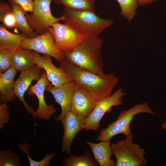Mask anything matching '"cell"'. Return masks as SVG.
<instances>
[{
  "instance_id": "obj_1",
  "label": "cell",
  "mask_w": 166,
  "mask_h": 166,
  "mask_svg": "<svg viewBox=\"0 0 166 166\" xmlns=\"http://www.w3.org/2000/svg\"><path fill=\"white\" fill-rule=\"evenodd\" d=\"M64 69L79 86L91 93L98 100L108 97L113 93L119 78L113 72L100 75L82 68L65 60L60 62Z\"/></svg>"
},
{
  "instance_id": "obj_2",
  "label": "cell",
  "mask_w": 166,
  "mask_h": 166,
  "mask_svg": "<svg viewBox=\"0 0 166 166\" xmlns=\"http://www.w3.org/2000/svg\"><path fill=\"white\" fill-rule=\"evenodd\" d=\"M102 39L85 37L71 50L63 51L66 59L82 68L103 76V62L101 56Z\"/></svg>"
},
{
  "instance_id": "obj_3",
  "label": "cell",
  "mask_w": 166,
  "mask_h": 166,
  "mask_svg": "<svg viewBox=\"0 0 166 166\" xmlns=\"http://www.w3.org/2000/svg\"><path fill=\"white\" fill-rule=\"evenodd\" d=\"M62 16L65 24L85 37H98L114 22L112 19L100 18L95 11L74 10L65 7Z\"/></svg>"
},
{
  "instance_id": "obj_4",
  "label": "cell",
  "mask_w": 166,
  "mask_h": 166,
  "mask_svg": "<svg viewBox=\"0 0 166 166\" xmlns=\"http://www.w3.org/2000/svg\"><path fill=\"white\" fill-rule=\"evenodd\" d=\"M142 113L156 114L145 102L138 104L128 109L121 111L117 120L101 130L97 137V140L109 141L112 137L119 134H124L126 137L133 135L131 131V122L136 114Z\"/></svg>"
},
{
  "instance_id": "obj_5",
  "label": "cell",
  "mask_w": 166,
  "mask_h": 166,
  "mask_svg": "<svg viewBox=\"0 0 166 166\" xmlns=\"http://www.w3.org/2000/svg\"><path fill=\"white\" fill-rule=\"evenodd\" d=\"M133 135L111 144L116 158V166H145L146 152L140 144L134 142Z\"/></svg>"
},
{
  "instance_id": "obj_6",
  "label": "cell",
  "mask_w": 166,
  "mask_h": 166,
  "mask_svg": "<svg viewBox=\"0 0 166 166\" xmlns=\"http://www.w3.org/2000/svg\"><path fill=\"white\" fill-rule=\"evenodd\" d=\"M52 0H34V9L30 14L25 13V17L30 28L38 35L49 30L51 26L64 18H56L52 14L50 4Z\"/></svg>"
},
{
  "instance_id": "obj_7",
  "label": "cell",
  "mask_w": 166,
  "mask_h": 166,
  "mask_svg": "<svg viewBox=\"0 0 166 166\" xmlns=\"http://www.w3.org/2000/svg\"><path fill=\"white\" fill-rule=\"evenodd\" d=\"M126 93L121 88L117 89L110 96L98 101L96 105L89 117L85 120L83 129L97 131L100 127V122L106 112L112 111V108L123 103L122 97Z\"/></svg>"
},
{
  "instance_id": "obj_8",
  "label": "cell",
  "mask_w": 166,
  "mask_h": 166,
  "mask_svg": "<svg viewBox=\"0 0 166 166\" xmlns=\"http://www.w3.org/2000/svg\"><path fill=\"white\" fill-rule=\"evenodd\" d=\"M20 48L48 55L60 62L66 59L63 51L56 45L49 30L35 37L25 39L22 42Z\"/></svg>"
},
{
  "instance_id": "obj_9",
  "label": "cell",
  "mask_w": 166,
  "mask_h": 166,
  "mask_svg": "<svg viewBox=\"0 0 166 166\" xmlns=\"http://www.w3.org/2000/svg\"><path fill=\"white\" fill-rule=\"evenodd\" d=\"M55 43L60 50H71L85 37L69 25L58 22L52 24L49 29Z\"/></svg>"
},
{
  "instance_id": "obj_10",
  "label": "cell",
  "mask_w": 166,
  "mask_h": 166,
  "mask_svg": "<svg viewBox=\"0 0 166 166\" xmlns=\"http://www.w3.org/2000/svg\"><path fill=\"white\" fill-rule=\"evenodd\" d=\"M42 69L36 65L29 69L21 71L18 78L14 83L15 96L22 103L26 111L31 114L35 122L37 117L35 111L26 102L24 95L32 82L34 80L37 81L40 79L42 73Z\"/></svg>"
},
{
  "instance_id": "obj_11",
  "label": "cell",
  "mask_w": 166,
  "mask_h": 166,
  "mask_svg": "<svg viewBox=\"0 0 166 166\" xmlns=\"http://www.w3.org/2000/svg\"><path fill=\"white\" fill-rule=\"evenodd\" d=\"M98 101L91 93L77 85L72 98L70 110L85 120L94 110Z\"/></svg>"
},
{
  "instance_id": "obj_12",
  "label": "cell",
  "mask_w": 166,
  "mask_h": 166,
  "mask_svg": "<svg viewBox=\"0 0 166 166\" xmlns=\"http://www.w3.org/2000/svg\"><path fill=\"white\" fill-rule=\"evenodd\" d=\"M34 61L36 66L45 70L47 79L52 85L59 87L73 81L64 69L57 67L53 64L50 56L48 55L44 54L42 56L38 52L34 51Z\"/></svg>"
},
{
  "instance_id": "obj_13",
  "label": "cell",
  "mask_w": 166,
  "mask_h": 166,
  "mask_svg": "<svg viewBox=\"0 0 166 166\" xmlns=\"http://www.w3.org/2000/svg\"><path fill=\"white\" fill-rule=\"evenodd\" d=\"M51 83L47 79L45 71H42L40 79L34 85H31L26 91L29 95L35 94L38 101V106L35 111L37 117L40 119L49 121L51 116L56 111L55 106L52 104H46L44 99V93L46 87Z\"/></svg>"
},
{
  "instance_id": "obj_14",
  "label": "cell",
  "mask_w": 166,
  "mask_h": 166,
  "mask_svg": "<svg viewBox=\"0 0 166 166\" xmlns=\"http://www.w3.org/2000/svg\"><path fill=\"white\" fill-rule=\"evenodd\" d=\"M77 86L74 81L67 82L62 85L57 87L51 84L47 86L45 91L51 93L55 101L61 108V112L55 118L56 121H61L70 110L72 98Z\"/></svg>"
},
{
  "instance_id": "obj_15",
  "label": "cell",
  "mask_w": 166,
  "mask_h": 166,
  "mask_svg": "<svg viewBox=\"0 0 166 166\" xmlns=\"http://www.w3.org/2000/svg\"><path fill=\"white\" fill-rule=\"evenodd\" d=\"M61 121L64 129L61 150L69 155L72 141L76 134L83 129L85 120L80 118L70 110Z\"/></svg>"
},
{
  "instance_id": "obj_16",
  "label": "cell",
  "mask_w": 166,
  "mask_h": 166,
  "mask_svg": "<svg viewBox=\"0 0 166 166\" xmlns=\"http://www.w3.org/2000/svg\"><path fill=\"white\" fill-rule=\"evenodd\" d=\"M18 71L11 66L3 73H0V102L6 103L14 101V80Z\"/></svg>"
},
{
  "instance_id": "obj_17",
  "label": "cell",
  "mask_w": 166,
  "mask_h": 166,
  "mask_svg": "<svg viewBox=\"0 0 166 166\" xmlns=\"http://www.w3.org/2000/svg\"><path fill=\"white\" fill-rule=\"evenodd\" d=\"M86 143L90 147L94 158L100 166H116V162L111 159L113 154L110 141H101L95 143L87 140Z\"/></svg>"
},
{
  "instance_id": "obj_18",
  "label": "cell",
  "mask_w": 166,
  "mask_h": 166,
  "mask_svg": "<svg viewBox=\"0 0 166 166\" xmlns=\"http://www.w3.org/2000/svg\"><path fill=\"white\" fill-rule=\"evenodd\" d=\"M34 51L19 48L14 52L11 66L18 71L30 69L36 65L34 61Z\"/></svg>"
},
{
  "instance_id": "obj_19",
  "label": "cell",
  "mask_w": 166,
  "mask_h": 166,
  "mask_svg": "<svg viewBox=\"0 0 166 166\" xmlns=\"http://www.w3.org/2000/svg\"><path fill=\"white\" fill-rule=\"evenodd\" d=\"M28 38L24 33L14 34L7 30L3 25L0 26V49H8L14 52L20 48L24 40Z\"/></svg>"
},
{
  "instance_id": "obj_20",
  "label": "cell",
  "mask_w": 166,
  "mask_h": 166,
  "mask_svg": "<svg viewBox=\"0 0 166 166\" xmlns=\"http://www.w3.org/2000/svg\"><path fill=\"white\" fill-rule=\"evenodd\" d=\"M12 10L16 21V27L18 28L23 33L26 34L29 38L35 37L38 35L29 26L26 19L24 10L20 6L13 2H10Z\"/></svg>"
},
{
  "instance_id": "obj_21",
  "label": "cell",
  "mask_w": 166,
  "mask_h": 166,
  "mask_svg": "<svg viewBox=\"0 0 166 166\" xmlns=\"http://www.w3.org/2000/svg\"><path fill=\"white\" fill-rule=\"evenodd\" d=\"M64 160L63 166H97L99 164L95 158L92 157L90 152L87 151L82 155L70 154Z\"/></svg>"
},
{
  "instance_id": "obj_22",
  "label": "cell",
  "mask_w": 166,
  "mask_h": 166,
  "mask_svg": "<svg viewBox=\"0 0 166 166\" xmlns=\"http://www.w3.org/2000/svg\"><path fill=\"white\" fill-rule=\"evenodd\" d=\"M57 4H62L65 7L76 10L94 11L96 0H54Z\"/></svg>"
},
{
  "instance_id": "obj_23",
  "label": "cell",
  "mask_w": 166,
  "mask_h": 166,
  "mask_svg": "<svg viewBox=\"0 0 166 166\" xmlns=\"http://www.w3.org/2000/svg\"><path fill=\"white\" fill-rule=\"evenodd\" d=\"M119 4L121 14L128 22L132 21L136 14L138 4L136 0H116Z\"/></svg>"
},
{
  "instance_id": "obj_24",
  "label": "cell",
  "mask_w": 166,
  "mask_h": 166,
  "mask_svg": "<svg viewBox=\"0 0 166 166\" xmlns=\"http://www.w3.org/2000/svg\"><path fill=\"white\" fill-rule=\"evenodd\" d=\"M18 146L20 150L26 154L30 166H49L52 159L56 154L55 153L47 154L43 159L39 161H35L32 159L29 155V150L31 145L24 141L18 145Z\"/></svg>"
},
{
  "instance_id": "obj_25",
  "label": "cell",
  "mask_w": 166,
  "mask_h": 166,
  "mask_svg": "<svg viewBox=\"0 0 166 166\" xmlns=\"http://www.w3.org/2000/svg\"><path fill=\"white\" fill-rule=\"evenodd\" d=\"M22 165V164L17 154L9 150H0V166Z\"/></svg>"
},
{
  "instance_id": "obj_26",
  "label": "cell",
  "mask_w": 166,
  "mask_h": 166,
  "mask_svg": "<svg viewBox=\"0 0 166 166\" xmlns=\"http://www.w3.org/2000/svg\"><path fill=\"white\" fill-rule=\"evenodd\" d=\"M14 52L8 49H0V73H3L11 66Z\"/></svg>"
},
{
  "instance_id": "obj_27",
  "label": "cell",
  "mask_w": 166,
  "mask_h": 166,
  "mask_svg": "<svg viewBox=\"0 0 166 166\" xmlns=\"http://www.w3.org/2000/svg\"><path fill=\"white\" fill-rule=\"evenodd\" d=\"M8 105L6 103L0 104V129L4 128V124L9 121L11 118Z\"/></svg>"
},
{
  "instance_id": "obj_28",
  "label": "cell",
  "mask_w": 166,
  "mask_h": 166,
  "mask_svg": "<svg viewBox=\"0 0 166 166\" xmlns=\"http://www.w3.org/2000/svg\"><path fill=\"white\" fill-rule=\"evenodd\" d=\"M20 6L25 11L32 13L34 9V1L32 0H8Z\"/></svg>"
},
{
  "instance_id": "obj_29",
  "label": "cell",
  "mask_w": 166,
  "mask_h": 166,
  "mask_svg": "<svg viewBox=\"0 0 166 166\" xmlns=\"http://www.w3.org/2000/svg\"><path fill=\"white\" fill-rule=\"evenodd\" d=\"M1 22L8 27H16V20L12 12L4 16Z\"/></svg>"
},
{
  "instance_id": "obj_30",
  "label": "cell",
  "mask_w": 166,
  "mask_h": 166,
  "mask_svg": "<svg viewBox=\"0 0 166 166\" xmlns=\"http://www.w3.org/2000/svg\"><path fill=\"white\" fill-rule=\"evenodd\" d=\"M12 8L11 5L7 2H4L2 0L0 2V22L6 14L12 13Z\"/></svg>"
},
{
  "instance_id": "obj_31",
  "label": "cell",
  "mask_w": 166,
  "mask_h": 166,
  "mask_svg": "<svg viewBox=\"0 0 166 166\" xmlns=\"http://www.w3.org/2000/svg\"><path fill=\"white\" fill-rule=\"evenodd\" d=\"M139 5L144 6L158 0H136Z\"/></svg>"
},
{
  "instance_id": "obj_32",
  "label": "cell",
  "mask_w": 166,
  "mask_h": 166,
  "mask_svg": "<svg viewBox=\"0 0 166 166\" xmlns=\"http://www.w3.org/2000/svg\"><path fill=\"white\" fill-rule=\"evenodd\" d=\"M161 126L163 129L164 130H166V119H165L164 121L162 124Z\"/></svg>"
}]
</instances>
